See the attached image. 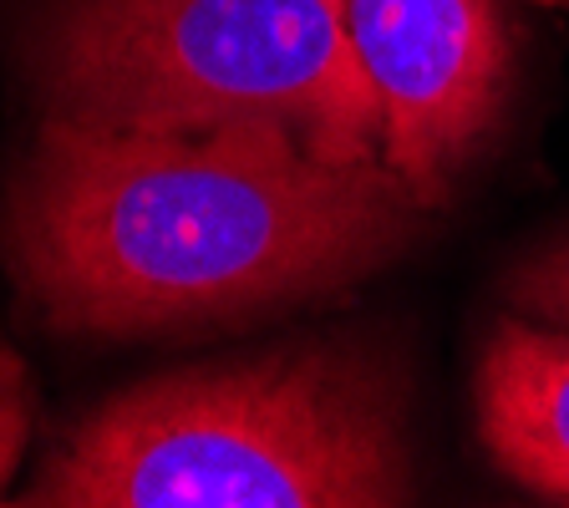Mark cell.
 <instances>
[{"instance_id": "cell-1", "label": "cell", "mask_w": 569, "mask_h": 508, "mask_svg": "<svg viewBox=\"0 0 569 508\" xmlns=\"http://www.w3.org/2000/svg\"><path fill=\"white\" fill-rule=\"evenodd\" d=\"M422 213L381 158L331 163L280 128L47 118L11 189V265L51 331L132 341L331 296L402 255Z\"/></svg>"}, {"instance_id": "cell-2", "label": "cell", "mask_w": 569, "mask_h": 508, "mask_svg": "<svg viewBox=\"0 0 569 508\" xmlns=\"http://www.w3.org/2000/svg\"><path fill=\"white\" fill-rule=\"evenodd\" d=\"M412 494L407 371L387 341L346 331L118 391L26 504L387 508Z\"/></svg>"}, {"instance_id": "cell-3", "label": "cell", "mask_w": 569, "mask_h": 508, "mask_svg": "<svg viewBox=\"0 0 569 508\" xmlns=\"http://www.w3.org/2000/svg\"><path fill=\"white\" fill-rule=\"evenodd\" d=\"M26 67L47 118L77 128H280L331 163L381 158L341 0H41Z\"/></svg>"}, {"instance_id": "cell-4", "label": "cell", "mask_w": 569, "mask_h": 508, "mask_svg": "<svg viewBox=\"0 0 569 508\" xmlns=\"http://www.w3.org/2000/svg\"><path fill=\"white\" fill-rule=\"evenodd\" d=\"M523 0H341L381 107V158L427 213L493 142L513 102Z\"/></svg>"}, {"instance_id": "cell-5", "label": "cell", "mask_w": 569, "mask_h": 508, "mask_svg": "<svg viewBox=\"0 0 569 508\" xmlns=\"http://www.w3.org/2000/svg\"><path fill=\"white\" fill-rule=\"evenodd\" d=\"M478 438L498 474L569 504V331L545 320H498L473 377Z\"/></svg>"}, {"instance_id": "cell-6", "label": "cell", "mask_w": 569, "mask_h": 508, "mask_svg": "<svg viewBox=\"0 0 569 508\" xmlns=\"http://www.w3.org/2000/svg\"><path fill=\"white\" fill-rule=\"evenodd\" d=\"M503 296L519 316L569 331V235L529 249L503 280Z\"/></svg>"}, {"instance_id": "cell-7", "label": "cell", "mask_w": 569, "mask_h": 508, "mask_svg": "<svg viewBox=\"0 0 569 508\" xmlns=\"http://www.w3.org/2000/svg\"><path fill=\"white\" fill-rule=\"evenodd\" d=\"M26 438H31V377H26V361L11 351V341L0 336V488L11 484Z\"/></svg>"}]
</instances>
